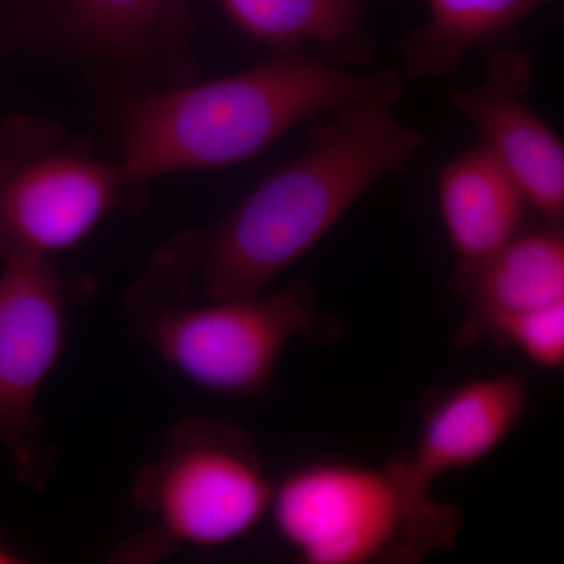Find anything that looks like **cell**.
I'll return each mask as SVG.
<instances>
[{
    "label": "cell",
    "instance_id": "6da1fadb",
    "mask_svg": "<svg viewBox=\"0 0 564 564\" xmlns=\"http://www.w3.org/2000/svg\"><path fill=\"white\" fill-rule=\"evenodd\" d=\"M399 99L356 101L315 121L285 163L225 218L177 234L152 256L148 282L180 302L265 292L321 242L377 182L402 172L426 143L397 117Z\"/></svg>",
    "mask_w": 564,
    "mask_h": 564
},
{
    "label": "cell",
    "instance_id": "7a4b0ae2",
    "mask_svg": "<svg viewBox=\"0 0 564 564\" xmlns=\"http://www.w3.org/2000/svg\"><path fill=\"white\" fill-rule=\"evenodd\" d=\"M397 70L359 73L303 51L232 76L143 96L122 126V176L152 180L247 161L300 122L377 96L400 99Z\"/></svg>",
    "mask_w": 564,
    "mask_h": 564
},
{
    "label": "cell",
    "instance_id": "3957f363",
    "mask_svg": "<svg viewBox=\"0 0 564 564\" xmlns=\"http://www.w3.org/2000/svg\"><path fill=\"white\" fill-rule=\"evenodd\" d=\"M269 514L306 564L419 563L454 547L463 514L399 458L384 467L304 464L273 486Z\"/></svg>",
    "mask_w": 564,
    "mask_h": 564
},
{
    "label": "cell",
    "instance_id": "277c9868",
    "mask_svg": "<svg viewBox=\"0 0 564 564\" xmlns=\"http://www.w3.org/2000/svg\"><path fill=\"white\" fill-rule=\"evenodd\" d=\"M273 486L240 426L206 417L174 423L132 485L133 507L152 524L118 545L115 562L152 563L182 547L237 543L269 514Z\"/></svg>",
    "mask_w": 564,
    "mask_h": 564
},
{
    "label": "cell",
    "instance_id": "5b68a950",
    "mask_svg": "<svg viewBox=\"0 0 564 564\" xmlns=\"http://www.w3.org/2000/svg\"><path fill=\"white\" fill-rule=\"evenodd\" d=\"M126 311L163 366L202 391L231 399L265 392L293 340L337 334L307 281L204 303L180 302L144 281L126 296Z\"/></svg>",
    "mask_w": 564,
    "mask_h": 564
},
{
    "label": "cell",
    "instance_id": "8992f818",
    "mask_svg": "<svg viewBox=\"0 0 564 564\" xmlns=\"http://www.w3.org/2000/svg\"><path fill=\"white\" fill-rule=\"evenodd\" d=\"M0 169V263L14 254L50 258L87 239L133 192L120 163L58 151L54 122L13 118Z\"/></svg>",
    "mask_w": 564,
    "mask_h": 564
},
{
    "label": "cell",
    "instance_id": "52a82bcc",
    "mask_svg": "<svg viewBox=\"0 0 564 564\" xmlns=\"http://www.w3.org/2000/svg\"><path fill=\"white\" fill-rule=\"evenodd\" d=\"M69 284L50 258L14 254L0 272V445L21 484L41 489L46 464L36 414L68 337Z\"/></svg>",
    "mask_w": 564,
    "mask_h": 564
},
{
    "label": "cell",
    "instance_id": "ba28073f",
    "mask_svg": "<svg viewBox=\"0 0 564 564\" xmlns=\"http://www.w3.org/2000/svg\"><path fill=\"white\" fill-rule=\"evenodd\" d=\"M532 82L529 55L497 52L481 84L455 90L448 99L513 176L529 207L543 223L563 226L564 144L524 102Z\"/></svg>",
    "mask_w": 564,
    "mask_h": 564
},
{
    "label": "cell",
    "instance_id": "9c48e42d",
    "mask_svg": "<svg viewBox=\"0 0 564 564\" xmlns=\"http://www.w3.org/2000/svg\"><path fill=\"white\" fill-rule=\"evenodd\" d=\"M530 391L519 375L474 378L434 399L423 415L413 451L399 456L403 469L433 488L445 474L485 462L521 425Z\"/></svg>",
    "mask_w": 564,
    "mask_h": 564
},
{
    "label": "cell",
    "instance_id": "30bf717a",
    "mask_svg": "<svg viewBox=\"0 0 564 564\" xmlns=\"http://www.w3.org/2000/svg\"><path fill=\"white\" fill-rule=\"evenodd\" d=\"M454 285L467 304L462 345L484 339L500 318L564 302L563 226H524L484 262L455 272Z\"/></svg>",
    "mask_w": 564,
    "mask_h": 564
},
{
    "label": "cell",
    "instance_id": "8fae6325",
    "mask_svg": "<svg viewBox=\"0 0 564 564\" xmlns=\"http://www.w3.org/2000/svg\"><path fill=\"white\" fill-rule=\"evenodd\" d=\"M437 199L458 258L456 272L473 269L513 239L529 207L513 176L480 141L441 170Z\"/></svg>",
    "mask_w": 564,
    "mask_h": 564
},
{
    "label": "cell",
    "instance_id": "7c38bea8",
    "mask_svg": "<svg viewBox=\"0 0 564 564\" xmlns=\"http://www.w3.org/2000/svg\"><path fill=\"white\" fill-rule=\"evenodd\" d=\"M252 39L282 52L314 44L321 57L355 68L373 57L358 0H221Z\"/></svg>",
    "mask_w": 564,
    "mask_h": 564
},
{
    "label": "cell",
    "instance_id": "4fadbf2b",
    "mask_svg": "<svg viewBox=\"0 0 564 564\" xmlns=\"http://www.w3.org/2000/svg\"><path fill=\"white\" fill-rule=\"evenodd\" d=\"M551 0H425L429 20L400 44L406 79L437 80L467 54L507 39Z\"/></svg>",
    "mask_w": 564,
    "mask_h": 564
},
{
    "label": "cell",
    "instance_id": "5bb4252c",
    "mask_svg": "<svg viewBox=\"0 0 564 564\" xmlns=\"http://www.w3.org/2000/svg\"><path fill=\"white\" fill-rule=\"evenodd\" d=\"M181 0H66L69 32L88 50L115 61L140 63L151 57L163 25L181 13Z\"/></svg>",
    "mask_w": 564,
    "mask_h": 564
},
{
    "label": "cell",
    "instance_id": "9a60e30c",
    "mask_svg": "<svg viewBox=\"0 0 564 564\" xmlns=\"http://www.w3.org/2000/svg\"><path fill=\"white\" fill-rule=\"evenodd\" d=\"M484 337L514 348L540 369H562L564 302L500 318L486 329Z\"/></svg>",
    "mask_w": 564,
    "mask_h": 564
},
{
    "label": "cell",
    "instance_id": "2e32d148",
    "mask_svg": "<svg viewBox=\"0 0 564 564\" xmlns=\"http://www.w3.org/2000/svg\"><path fill=\"white\" fill-rule=\"evenodd\" d=\"M11 144V124L10 121L6 122V126L0 128V169H2L3 162H6L7 155H9Z\"/></svg>",
    "mask_w": 564,
    "mask_h": 564
},
{
    "label": "cell",
    "instance_id": "e0dca14e",
    "mask_svg": "<svg viewBox=\"0 0 564 564\" xmlns=\"http://www.w3.org/2000/svg\"><path fill=\"white\" fill-rule=\"evenodd\" d=\"M21 562L20 554L14 549H11L6 541L0 540V564H17Z\"/></svg>",
    "mask_w": 564,
    "mask_h": 564
}]
</instances>
